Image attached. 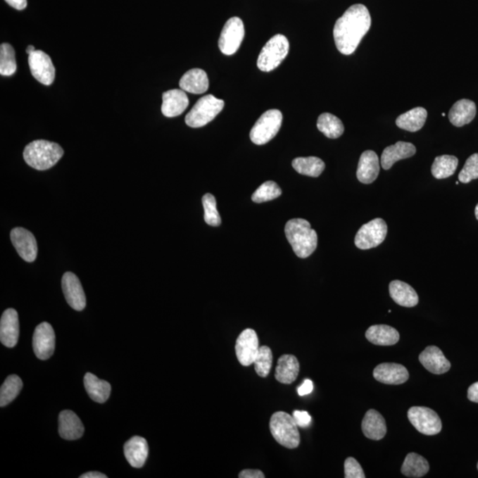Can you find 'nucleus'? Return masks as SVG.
Returning <instances> with one entry per match:
<instances>
[{
	"instance_id": "nucleus-15",
	"label": "nucleus",
	"mask_w": 478,
	"mask_h": 478,
	"mask_svg": "<svg viewBox=\"0 0 478 478\" xmlns=\"http://www.w3.org/2000/svg\"><path fill=\"white\" fill-rule=\"evenodd\" d=\"M63 290L68 304L75 310H84L86 297L80 280L74 273L67 272L63 277Z\"/></svg>"
},
{
	"instance_id": "nucleus-39",
	"label": "nucleus",
	"mask_w": 478,
	"mask_h": 478,
	"mask_svg": "<svg viewBox=\"0 0 478 478\" xmlns=\"http://www.w3.org/2000/svg\"><path fill=\"white\" fill-rule=\"evenodd\" d=\"M281 194L282 190L277 184L273 181H268L257 189L252 196V199L256 203H263L273 201L280 197Z\"/></svg>"
},
{
	"instance_id": "nucleus-28",
	"label": "nucleus",
	"mask_w": 478,
	"mask_h": 478,
	"mask_svg": "<svg viewBox=\"0 0 478 478\" xmlns=\"http://www.w3.org/2000/svg\"><path fill=\"white\" fill-rule=\"evenodd\" d=\"M366 339L377 346H394L400 340V333L389 325H373L366 332Z\"/></svg>"
},
{
	"instance_id": "nucleus-49",
	"label": "nucleus",
	"mask_w": 478,
	"mask_h": 478,
	"mask_svg": "<svg viewBox=\"0 0 478 478\" xmlns=\"http://www.w3.org/2000/svg\"><path fill=\"white\" fill-rule=\"evenodd\" d=\"M36 51L35 47H34L33 46H27V50H26L27 54H29V55L30 54H32L33 51Z\"/></svg>"
},
{
	"instance_id": "nucleus-40",
	"label": "nucleus",
	"mask_w": 478,
	"mask_h": 478,
	"mask_svg": "<svg viewBox=\"0 0 478 478\" xmlns=\"http://www.w3.org/2000/svg\"><path fill=\"white\" fill-rule=\"evenodd\" d=\"M203 206H204L205 222L208 225L218 227L221 225L222 219L216 206V201L214 195L206 194L202 198Z\"/></svg>"
},
{
	"instance_id": "nucleus-9",
	"label": "nucleus",
	"mask_w": 478,
	"mask_h": 478,
	"mask_svg": "<svg viewBox=\"0 0 478 478\" xmlns=\"http://www.w3.org/2000/svg\"><path fill=\"white\" fill-rule=\"evenodd\" d=\"M412 425L422 434H439L442 429V422L434 410L426 407H412L408 412Z\"/></svg>"
},
{
	"instance_id": "nucleus-4",
	"label": "nucleus",
	"mask_w": 478,
	"mask_h": 478,
	"mask_svg": "<svg viewBox=\"0 0 478 478\" xmlns=\"http://www.w3.org/2000/svg\"><path fill=\"white\" fill-rule=\"evenodd\" d=\"M270 428L271 434L281 446L294 449L300 445V432L294 416L282 411L275 413L271 416Z\"/></svg>"
},
{
	"instance_id": "nucleus-38",
	"label": "nucleus",
	"mask_w": 478,
	"mask_h": 478,
	"mask_svg": "<svg viewBox=\"0 0 478 478\" xmlns=\"http://www.w3.org/2000/svg\"><path fill=\"white\" fill-rule=\"evenodd\" d=\"M272 351L268 346H260L253 363L256 373L261 377H268L272 367Z\"/></svg>"
},
{
	"instance_id": "nucleus-12",
	"label": "nucleus",
	"mask_w": 478,
	"mask_h": 478,
	"mask_svg": "<svg viewBox=\"0 0 478 478\" xmlns=\"http://www.w3.org/2000/svg\"><path fill=\"white\" fill-rule=\"evenodd\" d=\"M30 72L37 81L51 85L55 79V68L49 55L43 51H35L29 55Z\"/></svg>"
},
{
	"instance_id": "nucleus-13",
	"label": "nucleus",
	"mask_w": 478,
	"mask_h": 478,
	"mask_svg": "<svg viewBox=\"0 0 478 478\" xmlns=\"http://www.w3.org/2000/svg\"><path fill=\"white\" fill-rule=\"evenodd\" d=\"M33 349L39 360H47L55 350V333L50 323L42 322L37 326L33 335Z\"/></svg>"
},
{
	"instance_id": "nucleus-34",
	"label": "nucleus",
	"mask_w": 478,
	"mask_h": 478,
	"mask_svg": "<svg viewBox=\"0 0 478 478\" xmlns=\"http://www.w3.org/2000/svg\"><path fill=\"white\" fill-rule=\"evenodd\" d=\"M317 128L329 139H338L345 132L341 120L332 113H325L319 116Z\"/></svg>"
},
{
	"instance_id": "nucleus-23",
	"label": "nucleus",
	"mask_w": 478,
	"mask_h": 478,
	"mask_svg": "<svg viewBox=\"0 0 478 478\" xmlns=\"http://www.w3.org/2000/svg\"><path fill=\"white\" fill-rule=\"evenodd\" d=\"M416 148L411 143L398 141L394 146H390L384 150L381 157L382 168L385 170H390L397 161L414 156Z\"/></svg>"
},
{
	"instance_id": "nucleus-47",
	"label": "nucleus",
	"mask_w": 478,
	"mask_h": 478,
	"mask_svg": "<svg viewBox=\"0 0 478 478\" xmlns=\"http://www.w3.org/2000/svg\"><path fill=\"white\" fill-rule=\"evenodd\" d=\"M5 1L17 10H23L27 8V0H5Z\"/></svg>"
},
{
	"instance_id": "nucleus-17",
	"label": "nucleus",
	"mask_w": 478,
	"mask_h": 478,
	"mask_svg": "<svg viewBox=\"0 0 478 478\" xmlns=\"http://www.w3.org/2000/svg\"><path fill=\"white\" fill-rule=\"evenodd\" d=\"M375 379L385 384H402L408 380L409 373L401 364L382 363L375 367Z\"/></svg>"
},
{
	"instance_id": "nucleus-1",
	"label": "nucleus",
	"mask_w": 478,
	"mask_h": 478,
	"mask_svg": "<svg viewBox=\"0 0 478 478\" xmlns=\"http://www.w3.org/2000/svg\"><path fill=\"white\" fill-rule=\"evenodd\" d=\"M371 16L365 6L356 4L350 6L337 20L333 36L337 48L342 54L354 53L363 37L369 32Z\"/></svg>"
},
{
	"instance_id": "nucleus-25",
	"label": "nucleus",
	"mask_w": 478,
	"mask_h": 478,
	"mask_svg": "<svg viewBox=\"0 0 478 478\" xmlns=\"http://www.w3.org/2000/svg\"><path fill=\"white\" fill-rule=\"evenodd\" d=\"M179 86L184 92L192 94H202L208 91L209 80L206 72L199 68L189 70L179 82Z\"/></svg>"
},
{
	"instance_id": "nucleus-48",
	"label": "nucleus",
	"mask_w": 478,
	"mask_h": 478,
	"mask_svg": "<svg viewBox=\"0 0 478 478\" xmlns=\"http://www.w3.org/2000/svg\"><path fill=\"white\" fill-rule=\"evenodd\" d=\"M81 478H106L105 474L101 472H96V471H92V472L85 473L82 474Z\"/></svg>"
},
{
	"instance_id": "nucleus-16",
	"label": "nucleus",
	"mask_w": 478,
	"mask_h": 478,
	"mask_svg": "<svg viewBox=\"0 0 478 478\" xmlns=\"http://www.w3.org/2000/svg\"><path fill=\"white\" fill-rule=\"evenodd\" d=\"M19 332L18 313L13 308L6 309L0 320V341L13 348L18 343Z\"/></svg>"
},
{
	"instance_id": "nucleus-7",
	"label": "nucleus",
	"mask_w": 478,
	"mask_h": 478,
	"mask_svg": "<svg viewBox=\"0 0 478 478\" xmlns=\"http://www.w3.org/2000/svg\"><path fill=\"white\" fill-rule=\"evenodd\" d=\"M282 122H283V115L279 110H268L258 119L251 130V140L258 146H263L270 142L279 132Z\"/></svg>"
},
{
	"instance_id": "nucleus-20",
	"label": "nucleus",
	"mask_w": 478,
	"mask_h": 478,
	"mask_svg": "<svg viewBox=\"0 0 478 478\" xmlns=\"http://www.w3.org/2000/svg\"><path fill=\"white\" fill-rule=\"evenodd\" d=\"M84 427L80 418L71 410H64L58 415V434L67 440H77L84 435Z\"/></svg>"
},
{
	"instance_id": "nucleus-3",
	"label": "nucleus",
	"mask_w": 478,
	"mask_h": 478,
	"mask_svg": "<svg viewBox=\"0 0 478 478\" xmlns=\"http://www.w3.org/2000/svg\"><path fill=\"white\" fill-rule=\"evenodd\" d=\"M64 151L56 143L36 140L27 144L23 158L29 166L37 170H46L54 167L63 158Z\"/></svg>"
},
{
	"instance_id": "nucleus-30",
	"label": "nucleus",
	"mask_w": 478,
	"mask_h": 478,
	"mask_svg": "<svg viewBox=\"0 0 478 478\" xmlns=\"http://www.w3.org/2000/svg\"><path fill=\"white\" fill-rule=\"evenodd\" d=\"M84 387L92 401L98 403H105L111 394V385L108 382L101 380L94 374L87 373L84 376Z\"/></svg>"
},
{
	"instance_id": "nucleus-36",
	"label": "nucleus",
	"mask_w": 478,
	"mask_h": 478,
	"mask_svg": "<svg viewBox=\"0 0 478 478\" xmlns=\"http://www.w3.org/2000/svg\"><path fill=\"white\" fill-rule=\"evenodd\" d=\"M23 386L22 379L16 375H11L6 378L0 389V405L3 408L11 403L18 396Z\"/></svg>"
},
{
	"instance_id": "nucleus-14",
	"label": "nucleus",
	"mask_w": 478,
	"mask_h": 478,
	"mask_svg": "<svg viewBox=\"0 0 478 478\" xmlns=\"http://www.w3.org/2000/svg\"><path fill=\"white\" fill-rule=\"evenodd\" d=\"M10 237L19 256L27 263H33L37 256V244L33 234L26 229L15 228Z\"/></svg>"
},
{
	"instance_id": "nucleus-11",
	"label": "nucleus",
	"mask_w": 478,
	"mask_h": 478,
	"mask_svg": "<svg viewBox=\"0 0 478 478\" xmlns=\"http://www.w3.org/2000/svg\"><path fill=\"white\" fill-rule=\"evenodd\" d=\"M235 349L237 360L241 365H252L260 349L256 332L253 329H245L237 338Z\"/></svg>"
},
{
	"instance_id": "nucleus-41",
	"label": "nucleus",
	"mask_w": 478,
	"mask_h": 478,
	"mask_svg": "<svg viewBox=\"0 0 478 478\" xmlns=\"http://www.w3.org/2000/svg\"><path fill=\"white\" fill-rule=\"evenodd\" d=\"M478 178V153H474L467 160L463 170L460 172V183L467 184Z\"/></svg>"
},
{
	"instance_id": "nucleus-21",
	"label": "nucleus",
	"mask_w": 478,
	"mask_h": 478,
	"mask_svg": "<svg viewBox=\"0 0 478 478\" xmlns=\"http://www.w3.org/2000/svg\"><path fill=\"white\" fill-rule=\"evenodd\" d=\"M380 165L377 154L373 151H366L360 158L357 168V178L360 183L372 184L379 175Z\"/></svg>"
},
{
	"instance_id": "nucleus-27",
	"label": "nucleus",
	"mask_w": 478,
	"mask_h": 478,
	"mask_svg": "<svg viewBox=\"0 0 478 478\" xmlns=\"http://www.w3.org/2000/svg\"><path fill=\"white\" fill-rule=\"evenodd\" d=\"M300 373V363L291 354H284L278 359L275 377L282 384H290L297 379Z\"/></svg>"
},
{
	"instance_id": "nucleus-46",
	"label": "nucleus",
	"mask_w": 478,
	"mask_h": 478,
	"mask_svg": "<svg viewBox=\"0 0 478 478\" xmlns=\"http://www.w3.org/2000/svg\"><path fill=\"white\" fill-rule=\"evenodd\" d=\"M467 398L474 403H478V382L470 385L469 390H467Z\"/></svg>"
},
{
	"instance_id": "nucleus-5",
	"label": "nucleus",
	"mask_w": 478,
	"mask_h": 478,
	"mask_svg": "<svg viewBox=\"0 0 478 478\" xmlns=\"http://www.w3.org/2000/svg\"><path fill=\"white\" fill-rule=\"evenodd\" d=\"M225 103L214 95H206L199 99L185 117V122L191 128H201L215 118L225 108Z\"/></svg>"
},
{
	"instance_id": "nucleus-2",
	"label": "nucleus",
	"mask_w": 478,
	"mask_h": 478,
	"mask_svg": "<svg viewBox=\"0 0 478 478\" xmlns=\"http://www.w3.org/2000/svg\"><path fill=\"white\" fill-rule=\"evenodd\" d=\"M284 232L296 256L302 259L310 256L317 247V233L307 220H290L285 225Z\"/></svg>"
},
{
	"instance_id": "nucleus-19",
	"label": "nucleus",
	"mask_w": 478,
	"mask_h": 478,
	"mask_svg": "<svg viewBox=\"0 0 478 478\" xmlns=\"http://www.w3.org/2000/svg\"><path fill=\"white\" fill-rule=\"evenodd\" d=\"M189 106V99L183 89H174L163 94L161 112L166 117H177L182 115Z\"/></svg>"
},
{
	"instance_id": "nucleus-43",
	"label": "nucleus",
	"mask_w": 478,
	"mask_h": 478,
	"mask_svg": "<svg viewBox=\"0 0 478 478\" xmlns=\"http://www.w3.org/2000/svg\"><path fill=\"white\" fill-rule=\"evenodd\" d=\"M292 416H294L296 424L300 427H308L311 424L312 418L307 411L295 410Z\"/></svg>"
},
{
	"instance_id": "nucleus-35",
	"label": "nucleus",
	"mask_w": 478,
	"mask_h": 478,
	"mask_svg": "<svg viewBox=\"0 0 478 478\" xmlns=\"http://www.w3.org/2000/svg\"><path fill=\"white\" fill-rule=\"evenodd\" d=\"M459 161L455 156H442L436 157L432 167L433 177L445 179L451 177L458 167Z\"/></svg>"
},
{
	"instance_id": "nucleus-18",
	"label": "nucleus",
	"mask_w": 478,
	"mask_h": 478,
	"mask_svg": "<svg viewBox=\"0 0 478 478\" xmlns=\"http://www.w3.org/2000/svg\"><path fill=\"white\" fill-rule=\"evenodd\" d=\"M419 360L432 374H445L451 369V363L444 356L442 351L435 346L426 347L419 356Z\"/></svg>"
},
{
	"instance_id": "nucleus-10",
	"label": "nucleus",
	"mask_w": 478,
	"mask_h": 478,
	"mask_svg": "<svg viewBox=\"0 0 478 478\" xmlns=\"http://www.w3.org/2000/svg\"><path fill=\"white\" fill-rule=\"evenodd\" d=\"M244 37L245 27L239 17H232L227 20L219 39V48L225 55H233L239 49Z\"/></svg>"
},
{
	"instance_id": "nucleus-44",
	"label": "nucleus",
	"mask_w": 478,
	"mask_h": 478,
	"mask_svg": "<svg viewBox=\"0 0 478 478\" xmlns=\"http://www.w3.org/2000/svg\"><path fill=\"white\" fill-rule=\"evenodd\" d=\"M314 389V385H313V382L309 379H306L304 383L298 388V394L300 396H306L309 394H311Z\"/></svg>"
},
{
	"instance_id": "nucleus-51",
	"label": "nucleus",
	"mask_w": 478,
	"mask_h": 478,
	"mask_svg": "<svg viewBox=\"0 0 478 478\" xmlns=\"http://www.w3.org/2000/svg\"><path fill=\"white\" fill-rule=\"evenodd\" d=\"M477 469H478V463H477Z\"/></svg>"
},
{
	"instance_id": "nucleus-42",
	"label": "nucleus",
	"mask_w": 478,
	"mask_h": 478,
	"mask_svg": "<svg viewBox=\"0 0 478 478\" xmlns=\"http://www.w3.org/2000/svg\"><path fill=\"white\" fill-rule=\"evenodd\" d=\"M346 478H365V473L360 463L353 457H349L345 462Z\"/></svg>"
},
{
	"instance_id": "nucleus-32",
	"label": "nucleus",
	"mask_w": 478,
	"mask_h": 478,
	"mask_svg": "<svg viewBox=\"0 0 478 478\" xmlns=\"http://www.w3.org/2000/svg\"><path fill=\"white\" fill-rule=\"evenodd\" d=\"M429 470L427 460L415 453H408L405 456L403 465L401 467V473L404 476L413 478L422 477Z\"/></svg>"
},
{
	"instance_id": "nucleus-24",
	"label": "nucleus",
	"mask_w": 478,
	"mask_h": 478,
	"mask_svg": "<svg viewBox=\"0 0 478 478\" xmlns=\"http://www.w3.org/2000/svg\"><path fill=\"white\" fill-rule=\"evenodd\" d=\"M362 429L366 438L372 440H380L384 438L387 432L386 422L379 412L370 409L364 416Z\"/></svg>"
},
{
	"instance_id": "nucleus-50",
	"label": "nucleus",
	"mask_w": 478,
	"mask_h": 478,
	"mask_svg": "<svg viewBox=\"0 0 478 478\" xmlns=\"http://www.w3.org/2000/svg\"><path fill=\"white\" fill-rule=\"evenodd\" d=\"M474 214H476V218L478 220V204L476 206V209H474Z\"/></svg>"
},
{
	"instance_id": "nucleus-22",
	"label": "nucleus",
	"mask_w": 478,
	"mask_h": 478,
	"mask_svg": "<svg viewBox=\"0 0 478 478\" xmlns=\"http://www.w3.org/2000/svg\"><path fill=\"white\" fill-rule=\"evenodd\" d=\"M125 455L128 463L133 467H142L146 462L149 447L146 439L142 436H133L125 443Z\"/></svg>"
},
{
	"instance_id": "nucleus-6",
	"label": "nucleus",
	"mask_w": 478,
	"mask_h": 478,
	"mask_svg": "<svg viewBox=\"0 0 478 478\" xmlns=\"http://www.w3.org/2000/svg\"><path fill=\"white\" fill-rule=\"evenodd\" d=\"M290 44L287 37L277 34L265 44L258 57L257 66L263 72H270L279 66L287 58Z\"/></svg>"
},
{
	"instance_id": "nucleus-8",
	"label": "nucleus",
	"mask_w": 478,
	"mask_h": 478,
	"mask_svg": "<svg viewBox=\"0 0 478 478\" xmlns=\"http://www.w3.org/2000/svg\"><path fill=\"white\" fill-rule=\"evenodd\" d=\"M387 232V225L383 219H374L358 230L354 243L359 249H375L384 241Z\"/></svg>"
},
{
	"instance_id": "nucleus-37",
	"label": "nucleus",
	"mask_w": 478,
	"mask_h": 478,
	"mask_svg": "<svg viewBox=\"0 0 478 478\" xmlns=\"http://www.w3.org/2000/svg\"><path fill=\"white\" fill-rule=\"evenodd\" d=\"M17 64L15 53L11 44H2L0 46V74L10 77L15 73Z\"/></svg>"
},
{
	"instance_id": "nucleus-29",
	"label": "nucleus",
	"mask_w": 478,
	"mask_h": 478,
	"mask_svg": "<svg viewBox=\"0 0 478 478\" xmlns=\"http://www.w3.org/2000/svg\"><path fill=\"white\" fill-rule=\"evenodd\" d=\"M477 113V106L470 99H460L449 112V120L453 126L463 127L472 122Z\"/></svg>"
},
{
	"instance_id": "nucleus-33",
	"label": "nucleus",
	"mask_w": 478,
	"mask_h": 478,
	"mask_svg": "<svg viewBox=\"0 0 478 478\" xmlns=\"http://www.w3.org/2000/svg\"><path fill=\"white\" fill-rule=\"evenodd\" d=\"M292 167L298 174L318 177L325 170V163L317 157H301L292 161Z\"/></svg>"
},
{
	"instance_id": "nucleus-31",
	"label": "nucleus",
	"mask_w": 478,
	"mask_h": 478,
	"mask_svg": "<svg viewBox=\"0 0 478 478\" xmlns=\"http://www.w3.org/2000/svg\"><path fill=\"white\" fill-rule=\"evenodd\" d=\"M427 115L428 113L424 108H415L398 116L396 125L408 132H418L424 126Z\"/></svg>"
},
{
	"instance_id": "nucleus-45",
	"label": "nucleus",
	"mask_w": 478,
	"mask_h": 478,
	"mask_svg": "<svg viewBox=\"0 0 478 478\" xmlns=\"http://www.w3.org/2000/svg\"><path fill=\"white\" fill-rule=\"evenodd\" d=\"M240 478H264L265 474L263 471L258 470H245L239 473Z\"/></svg>"
},
{
	"instance_id": "nucleus-26",
	"label": "nucleus",
	"mask_w": 478,
	"mask_h": 478,
	"mask_svg": "<svg viewBox=\"0 0 478 478\" xmlns=\"http://www.w3.org/2000/svg\"><path fill=\"white\" fill-rule=\"evenodd\" d=\"M389 291L395 303L401 307L413 308L418 304L419 298L415 289L405 282L400 280L391 282Z\"/></svg>"
}]
</instances>
